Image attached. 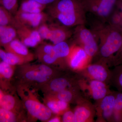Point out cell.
<instances>
[{
	"mask_svg": "<svg viewBox=\"0 0 122 122\" xmlns=\"http://www.w3.org/2000/svg\"><path fill=\"white\" fill-rule=\"evenodd\" d=\"M89 23L90 29L99 43L98 51L92 61H100L107 64L121 48L122 31L94 17L90 20Z\"/></svg>",
	"mask_w": 122,
	"mask_h": 122,
	"instance_id": "1",
	"label": "cell"
},
{
	"mask_svg": "<svg viewBox=\"0 0 122 122\" xmlns=\"http://www.w3.org/2000/svg\"><path fill=\"white\" fill-rule=\"evenodd\" d=\"M17 66L15 73L18 79L17 84L25 85L35 90L66 71L42 63H28Z\"/></svg>",
	"mask_w": 122,
	"mask_h": 122,
	"instance_id": "2",
	"label": "cell"
},
{
	"mask_svg": "<svg viewBox=\"0 0 122 122\" xmlns=\"http://www.w3.org/2000/svg\"><path fill=\"white\" fill-rule=\"evenodd\" d=\"M49 14L60 24L69 28L87 23L86 13L81 0H57L49 5Z\"/></svg>",
	"mask_w": 122,
	"mask_h": 122,
	"instance_id": "3",
	"label": "cell"
},
{
	"mask_svg": "<svg viewBox=\"0 0 122 122\" xmlns=\"http://www.w3.org/2000/svg\"><path fill=\"white\" fill-rule=\"evenodd\" d=\"M15 87L16 92L27 112L28 122H35L39 120L47 122L54 115L43 103L40 102L35 93V90L19 84H17Z\"/></svg>",
	"mask_w": 122,
	"mask_h": 122,
	"instance_id": "4",
	"label": "cell"
},
{
	"mask_svg": "<svg viewBox=\"0 0 122 122\" xmlns=\"http://www.w3.org/2000/svg\"><path fill=\"white\" fill-rule=\"evenodd\" d=\"M67 71L41 86L38 90L41 91L43 94H52L69 87L80 86L83 76L79 73L71 70L66 72Z\"/></svg>",
	"mask_w": 122,
	"mask_h": 122,
	"instance_id": "5",
	"label": "cell"
},
{
	"mask_svg": "<svg viewBox=\"0 0 122 122\" xmlns=\"http://www.w3.org/2000/svg\"><path fill=\"white\" fill-rule=\"evenodd\" d=\"M72 37V42L82 48L91 58L93 59L96 56L98 50L97 40L90 29H87L85 25L75 26Z\"/></svg>",
	"mask_w": 122,
	"mask_h": 122,
	"instance_id": "6",
	"label": "cell"
},
{
	"mask_svg": "<svg viewBox=\"0 0 122 122\" xmlns=\"http://www.w3.org/2000/svg\"><path fill=\"white\" fill-rule=\"evenodd\" d=\"M119 0H81L86 12L103 22H107Z\"/></svg>",
	"mask_w": 122,
	"mask_h": 122,
	"instance_id": "7",
	"label": "cell"
},
{
	"mask_svg": "<svg viewBox=\"0 0 122 122\" xmlns=\"http://www.w3.org/2000/svg\"><path fill=\"white\" fill-rule=\"evenodd\" d=\"M92 59L79 46L72 42L69 54L66 59L68 69L76 72H80L91 63Z\"/></svg>",
	"mask_w": 122,
	"mask_h": 122,
	"instance_id": "8",
	"label": "cell"
},
{
	"mask_svg": "<svg viewBox=\"0 0 122 122\" xmlns=\"http://www.w3.org/2000/svg\"><path fill=\"white\" fill-rule=\"evenodd\" d=\"M106 63L100 61L91 63L84 69L78 72L88 79L100 81L109 85L111 70Z\"/></svg>",
	"mask_w": 122,
	"mask_h": 122,
	"instance_id": "9",
	"label": "cell"
},
{
	"mask_svg": "<svg viewBox=\"0 0 122 122\" xmlns=\"http://www.w3.org/2000/svg\"><path fill=\"white\" fill-rule=\"evenodd\" d=\"M116 91L112 92L102 99L96 101L95 105L98 122H113Z\"/></svg>",
	"mask_w": 122,
	"mask_h": 122,
	"instance_id": "10",
	"label": "cell"
},
{
	"mask_svg": "<svg viewBox=\"0 0 122 122\" xmlns=\"http://www.w3.org/2000/svg\"><path fill=\"white\" fill-rule=\"evenodd\" d=\"M15 29L19 39L27 47H37L41 43L42 39L37 30L31 28L18 22Z\"/></svg>",
	"mask_w": 122,
	"mask_h": 122,
	"instance_id": "11",
	"label": "cell"
},
{
	"mask_svg": "<svg viewBox=\"0 0 122 122\" xmlns=\"http://www.w3.org/2000/svg\"><path fill=\"white\" fill-rule=\"evenodd\" d=\"M16 20L20 24L36 29L48 20V16L44 12L33 13L17 11L14 16Z\"/></svg>",
	"mask_w": 122,
	"mask_h": 122,
	"instance_id": "12",
	"label": "cell"
},
{
	"mask_svg": "<svg viewBox=\"0 0 122 122\" xmlns=\"http://www.w3.org/2000/svg\"><path fill=\"white\" fill-rule=\"evenodd\" d=\"M73 112L75 122H93L96 113L95 105L86 99L77 104Z\"/></svg>",
	"mask_w": 122,
	"mask_h": 122,
	"instance_id": "13",
	"label": "cell"
},
{
	"mask_svg": "<svg viewBox=\"0 0 122 122\" xmlns=\"http://www.w3.org/2000/svg\"><path fill=\"white\" fill-rule=\"evenodd\" d=\"M16 67L2 61L0 62V87L5 91L10 92L16 91L12 81Z\"/></svg>",
	"mask_w": 122,
	"mask_h": 122,
	"instance_id": "14",
	"label": "cell"
},
{
	"mask_svg": "<svg viewBox=\"0 0 122 122\" xmlns=\"http://www.w3.org/2000/svg\"><path fill=\"white\" fill-rule=\"evenodd\" d=\"M81 90L80 86L78 85L69 87L56 93L48 95L69 104L71 103L77 105L86 99L82 95L81 92Z\"/></svg>",
	"mask_w": 122,
	"mask_h": 122,
	"instance_id": "15",
	"label": "cell"
},
{
	"mask_svg": "<svg viewBox=\"0 0 122 122\" xmlns=\"http://www.w3.org/2000/svg\"><path fill=\"white\" fill-rule=\"evenodd\" d=\"M50 30L49 41L55 45L66 41L72 37L73 29L61 24H52L49 25Z\"/></svg>",
	"mask_w": 122,
	"mask_h": 122,
	"instance_id": "16",
	"label": "cell"
},
{
	"mask_svg": "<svg viewBox=\"0 0 122 122\" xmlns=\"http://www.w3.org/2000/svg\"><path fill=\"white\" fill-rule=\"evenodd\" d=\"M5 50L28 60L32 61L35 55L29 51L28 47L17 38L13 39L4 46Z\"/></svg>",
	"mask_w": 122,
	"mask_h": 122,
	"instance_id": "17",
	"label": "cell"
},
{
	"mask_svg": "<svg viewBox=\"0 0 122 122\" xmlns=\"http://www.w3.org/2000/svg\"><path fill=\"white\" fill-rule=\"evenodd\" d=\"M89 80L87 87L84 86L82 90L84 87L87 88L92 98L96 101L101 100L112 92L109 89V85L104 82L93 79Z\"/></svg>",
	"mask_w": 122,
	"mask_h": 122,
	"instance_id": "18",
	"label": "cell"
},
{
	"mask_svg": "<svg viewBox=\"0 0 122 122\" xmlns=\"http://www.w3.org/2000/svg\"><path fill=\"white\" fill-rule=\"evenodd\" d=\"M43 95V103L54 114L62 115L65 112L70 109L69 104L68 103L59 100L50 95Z\"/></svg>",
	"mask_w": 122,
	"mask_h": 122,
	"instance_id": "19",
	"label": "cell"
},
{
	"mask_svg": "<svg viewBox=\"0 0 122 122\" xmlns=\"http://www.w3.org/2000/svg\"><path fill=\"white\" fill-rule=\"evenodd\" d=\"M46 6L34 0H24L17 11L28 13H40L43 12Z\"/></svg>",
	"mask_w": 122,
	"mask_h": 122,
	"instance_id": "20",
	"label": "cell"
},
{
	"mask_svg": "<svg viewBox=\"0 0 122 122\" xmlns=\"http://www.w3.org/2000/svg\"><path fill=\"white\" fill-rule=\"evenodd\" d=\"M28 122L27 115L8 110L0 106V122Z\"/></svg>",
	"mask_w": 122,
	"mask_h": 122,
	"instance_id": "21",
	"label": "cell"
},
{
	"mask_svg": "<svg viewBox=\"0 0 122 122\" xmlns=\"http://www.w3.org/2000/svg\"><path fill=\"white\" fill-rule=\"evenodd\" d=\"M0 59L5 63L17 66L30 62L25 58L1 49H0Z\"/></svg>",
	"mask_w": 122,
	"mask_h": 122,
	"instance_id": "22",
	"label": "cell"
},
{
	"mask_svg": "<svg viewBox=\"0 0 122 122\" xmlns=\"http://www.w3.org/2000/svg\"><path fill=\"white\" fill-rule=\"evenodd\" d=\"M16 30L10 25H0V46H4L17 37Z\"/></svg>",
	"mask_w": 122,
	"mask_h": 122,
	"instance_id": "23",
	"label": "cell"
},
{
	"mask_svg": "<svg viewBox=\"0 0 122 122\" xmlns=\"http://www.w3.org/2000/svg\"><path fill=\"white\" fill-rule=\"evenodd\" d=\"M109 85L115 87L118 91L122 92V64L114 66L111 70Z\"/></svg>",
	"mask_w": 122,
	"mask_h": 122,
	"instance_id": "24",
	"label": "cell"
},
{
	"mask_svg": "<svg viewBox=\"0 0 122 122\" xmlns=\"http://www.w3.org/2000/svg\"><path fill=\"white\" fill-rule=\"evenodd\" d=\"M71 45H69L66 41L54 45L55 54L56 56L66 65V59L69 54Z\"/></svg>",
	"mask_w": 122,
	"mask_h": 122,
	"instance_id": "25",
	"label": "cell"
},
{
	"mask_svg": "<svg viewBox=\"0 0 122 122\" xmlns=\"http://www.w3.org/2000/svg\"><path fill=\"white\" fill-rule=\"evenodd\" d=\"M17 24L13 15L2 6H0V25H10L15 28Z\"/></svg>",
	"mask_w": 122,
	"mask_h": 122,
	"instance_id": "26",
	"label": "cell"
},
{
	"mask_svg": "<svg viewBox=\"0 0 122 122\" xmlns=\"http://www.w3.org/2000/svg\"><path fill=\"white\" fill-rule=\"evenodd\" d=\"M122 22V12L117 4L107 22L112 26L122 31L121 29Z\"/></svg>",
	"mask_w": 122,
	"mask_h": 122,
	"instance_id": "27",
	"label": "cell"
},
{
	"mask_svg": "<svg viewBox=\"0 0 122 122\" xmlns=\"http://www.w3.org/2000/svg\"><path fill=\"white\" fill-rule=\"evenodd\" d=\"M3 7L13 15H15L18 10V0H0Z\"/></svg>",
	"mask_w": 122,
	"mask_h": 122,
	"instance_id": "28",
	"label": "cell"
},
{
	"mask_svg": "<svg viewBox=\"0 0 122 122\" xmlns=\"http://www.w3.org/2000/svg\"><path fill=\"white\" fill-rule=\"evenodd\" d=\"M54 54V45L41 44L37 46L35 51V55L53 54Z\"/></svg>",
	"mask_w": 122,
	"mask_h": 122,
	"instance_id": "29",
	"label": "cell"
},
{
	"mask_svg": "<svg viewBox=\"0 0 122 122\" xmlns=\"http://www.w3.org/2000/svg\"><path fill=\"white\" fill-rule=\"evenodd\" d=\"M121 64H122V45L118 51L107 63L109 67L116 66Z\"/></svg>",
	"mask_w": 122,
	"mask_h": 122,
	"instance_id": "30",
	"label": "cell"
},
{
	"mask_svg": "<svg viewBox=\"0 0 122 122\" xmlns=\"http://www.w3.org/2000/svg\"><path fill=\"white\" fill-rule=\"evenodd\" d=\"M36 29L42 40H49L50 30L49 25L45 23L40 25Z\"/></svg>",
	"mask_w": 122,
	"mask_h": 122,
	"instance_id": "31",
	"label": "cell"
},
{
	"mask_svg": "<svg viewBox=\"0 0 122 122\" xmlns=\"http://www.w3.org/2000/svg\"><path fill=\"white\" fill-rule=\"evenodd\" d=\"M62 115L61 122H75L73 111L69 109L65 112Z\"/></svg>",
	"mask_w": 122,
	"mask_h": 122,
	"instance_id": "32",
	"label": "cell"
},
{
	"mask_svg": "<svg viewBox=\"0 0 122 122\" xmlns=\"http://www.w3.org/2000/svg\"><path fill=\"white\" fill-rule=\"evenodd\" d=\"M42 4L46 5H49L56 1L57 0H34Z\"/></svg>",
	"mask_w": 122,
	"mask_h": 122,
	"instance_id": "33",
	"label": "cell"
},
{
	"mask_svg": "<svg viewBox=\"0 0 122 122\" xmlns=\"http://www.w3.org/2000/svg\"><path fill=\"white\" fill-rule=\"evenodd\" d=\"M116 100L119 103L122 108V92L116 91Z\"/></svg>",
	"mask_w": 122,
	"mask_h": 122,
	"instance_id": "34",
	"label": "cell"
},
{
	"mask_svg": "<svg viewBox=\"0 0 122 122\" xmlns=\"http://www.w3.org/2000/svg\"><path fill=\"white\" fill-rule=\"evenodd\" d=\"M61 122V118L60 115L53 116L51 118L48 120L47 122Z\"/></svg>",
	"mask_w": 122,
	"mask_h": 122,
	"instance_id": "35",
	"label": "cell"
},
{
	"mask_svg": "<svg viewBox=\"0 0 122 122\" xmlns=\"http://www.w3.org/2000/svg\"><path fill=\"white\" fill-rule=\"evenodd\" d=\"M118 5L119 7L120 8V10H121V12H122V25H121V29L122 31V4L121 1H120V0L118 2Z\"/></svg>",
	"mask_w": 122,
	"mask_h": 122,
	"instance_id": "36",
	"label": "cell"
},
{
	"mask_svg": "<svg viewBox=\"0 0 122 122\" xmlns=\"http://www.w3.org/2000/svg\"><path fill=\"white\" fill-rule=\"evenodd\" d=\"M120 1H121V2H122V0H120Z\"/></svg>",
	"mask_w": 122,
	"mask_h": 122,
	"instance_id": "37",
	"label": "cell"
},
{
	"mask_svg": "<svg viewBox=\"0 0 122 122\" xmlns=\"http://www.w3.org/2000/svg\"><path fill=\"white\" fill-rule=\"evenodd\" d=\"M1 61V60L0 59V61Z\"/></svg>",
	"mask_w": 122,
	"mask_h": 122,
	"instance_id": "38",
	"label": "cell"
}]
</instances>
